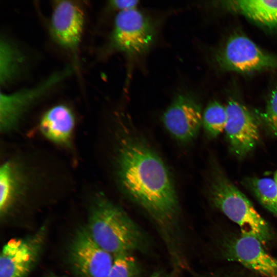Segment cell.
<instances>
[{
	"mask_svg": "<svg viewBox=\"0 0 277 277\" xmlns=\"http://www.w3.org/2000/svg\"><path fill=\"white\" fill-rule=\"evenodd\" d=\"M0 79L1 84L5 85L16 75L22 57L15 46L5 38L1 40Z\"/></svg>",
	"mask_w": 277,
	"mask_h": 277,
	"instance_id": "obj_17",
	"label": "cell"
},
{
	"mask_svg": "<svg viewBox=\"0 0 277 277\" xmlns=\"http://www.w3.org/2000/svg\"><path fill=\"white\" fill-rule=\"evenodd\" d=\"M69 259L79 277H107L114 260L112 254L94 241L87 227L79 229L75 234Z\"/></svg>",
	"mask_w": 277,
	"mask_h": 277,
	"instance_id": "obj_7",
	"label": "cell"
},
{
	"mask_svg": "<svg viewBox=\"0 0 277 277\" xmlns=\"http://www.w3.org/2000/svg\"><path fill=\"white\" fill-rule=\"evenodd\" d=\"M121 131L116 155L120 186L155 222L169 245L179 214L170 174L162 159L131 126Z\"/></svg>",
	"mask_w": 277,
	"mask_h": 277,
	"instance_id": "obj_1",
	"label": "cell"
},
{
	"mask_svg": "<svg viewBox=\"0 0 277 277\" xmlns=\"http://www.w3.org/2000/svg\"><path fill=\"white\" fill-rule=\"evenodd\" d=\"M273 180H274L277 186V170L274 173Z\"/></svg>",
	"mask_w": 277,
	"mask_h": 277,
	"instance_id": "obj_24",
	"label": "cell"
},
{
	"mask_svg": "<svg viewBox=\"0 0 277 277\" xmlns=\"http://www.w3.org/2000/svg\"><path fill=\"white\" fill-rule=\"evenodd\" d=\"M139 2L133 0H115L110 2L111 6L119 12L137 8Z\"/></svg>",
	"mask_w": 277,
	"mask_h": 277,
	"instance_id": "obj_21",
	"label": "cell"
},
{
	"mask_svg": "<svg viewBox=\"0 0 277 277\" xmlns=\"http://www.w3.org/2000/svg\"><path fill=\"white\" fill-rule=\"evenodd\" d=\"M131 253L114 255L113 264L107 277H136L140 266Z\"/></svg>",
	"mask_w": 277,
	"mask_h": 277,
	"instance_id": "obj_19",
	"label": "cell"
},
{
	"mask_svg": "<svg viewBox=\"0 0 277 277\" xmlns=\"http://www.w3.org/2000/svg\"><path fill=\"white\" fill-rule=\"evenodd\" d=\"M261 116L271 131L277 135V87L270 94Z\"/></svg>",
	"mask_w": 277,
	"mask_h": 277,
	"instance_id": "obj_20",
	"label": "cell"
},
{
	"mask_svg": "<svg viewBox=\"0 0 277 277\" xmlns=\"http://www.w3.org/2000/svg\"><path fill=\"white\" fill-rule=\"evenodd\" d=\"M75 124L73 114L64 105H58L47 110L41 118L39 128L49 140L58 145L70 144Z\"/></svg>",
	"mask_w": 277,
	"mask_h": 277,
	"instance_id": "obj_13",
	"label": "cell"
},
{
	"mask_svg": "<svg viewBox=\"0 0 277 277\" xmlns=\"http://www.w3.org/2000/svg\"><path fill=\"white\" fill-rule=\"evenodd\" d=\"M149 277H164V276L160 272H155Z\"/></svg>",
	"mask_w": 277,
	"mask_h": 277,
	"instance_id": "obj_23",
	"label": "cell"
},
{
	"mask_svg": "<svg viewBox=\"0 0 277 277\" xmlns=\"http://www.w3.org/2000/svg\"><path fill=\"white\" fill-rule=\"evenodd\" d=\"M21 179L18 167L8 161L0 170V211L5 214L11 207L19 192Z\"/></svg>",
	"mask_w": 277,
	"mask_h": 277,
	"instance_id": "obj_15",
	"label": "cell"
},
{
	"mask_svg": "<svg viewBox=\"0 0 277 277\" xmlns=\"http://www.w3.org/2000/svg\"><path fill=\"white\" fill-rule=\"evenodd\" d=\"M87 228L94 241L112 255L144 251L147 239L122 208L103 196L91 207Z\"/></svg>",
	"mask_w": 277,
	"mask_h": 277,
	"instance_id": "obj_2",
	"label": "cell"
},
{
	"mask_svg": "<svg viewBox=\"0 0 277 277\" xmlns=\"http://www.w3.org/2000/svg\"><path fill=\"white\" fill-rule=\"evenodd\" d=\"M263 245L257 238L241 233L226 238L221 246L226 260L239 263L263 277H277V259Z\"/></svg>",
	"mask_w": 277,
	"mask_h": 277,
	"instance_id": "obj_6",
	"label": "cell"
},
{
	"mask_svg": "<svg viewBox=\"0 0 277 277\" xmlns=\"http://www.w3.org/2000/svg\"><path fill=\"white\" fill-rule=\"evenodd\" d=\"M213 205L240 227L241 233L253 236L265 245L272 239V231L249 199L222 173L216 171L210 187Z\"/></svg>",
	"mask_w": 277,
	"mask_h": 277,
	"instance_id": "obj_3",
	"label": "cell"
},
{
	"mask_svg": "<svg viewBox=\"0 0 277 277\" xmlns=\"http://www.w3.org/2000/svg\"><path fill=\"white\" fill-rule=\"evenodd\" d=\"M212 277H253L248 274H244L243 273H234L233 272H226L225 273L217 275Z\"/></svg>",
	"mask_w": 277,
	"mask_h": 277,
	"instance_id": "obj_22",
	"label": "cell"
},
{
	"mask_svg": "<svg viewBox=\"0 0 277 277\" xmlns=\"http://www.w3.org/2000/svg\"><path fill=\"white\" fill-rule=\"evenodd\" d=\"M84 25V12L78 5L70 1H60L54 4L51 32L59 45L74 55L81 41Z\"/></svg>",
	"mask_w": 277,
	"mask_h": 277,
	"instance_id": "obj_11",
	"label": "cell"
},
{
	"mask_svg": "<svg viewBox=\"0 0 277 277\" xmlns=\"http://www.w3.org/2000/svg\"><path fill=\"white\" fill-rule=\"evenodd\" d=\"M153 21L137 8L118 12L109 37L111 50L136 57L147 52L156 38Z\"/></svg>",
	"mask_w": 277,
	"mask_h": 277,
	"instance_id": "obj_4",
	"label": "cell"
},
{
	"mask_svg": "<svg viewBox=\"0 0 277 277\" xmlns=\"http://www.w3.org/2000/svg\"><path fill=\"white\" fill-rule=\"evenodd\" d=\"M227 122L224 131L235 155L242 157L252 151L260 140L257 122L248 108L231 100L226 105Z\"/></svg>",
	"mask_w": 277,
	"mask_h": 277,
	"instance_id": "obj_9",
	"label": "cell"
},
{
	"mask_svg": "<svg viewBox=\"0 0 277 277\" xmlns=\"http://www.w3.org/2000/svg\"><path fill=\"white\" fill-rule=\"evenodd\" d=\"M215 60L221 69L241 73L277 69V56L242 34L230 36L216 52Z\"/></svg>",
	"mask_w": 277,
	"mask_h": 277,
	"instance_id": "obj_5",
	"label": "cell"
},
{
	"mask_svg": "<svg viewBox=\"0 0 277 277\" xmlns=\"http://www.w3.org/2000/svg\"><path fill=\"white\" fill-rule=\"evenodd\" d=\"M223 5L265 27L277 28V1L234 0Z\"/></svg>",
	"mask_w": 277,
	"mask_h": 277,
	"instance_id": "obj_14",
	"label": "cell"
},
{
	"mask_svg": "<svg viewBox=\"0 0 277 277\" xmlns=\"http://www.w3.org/2000/svg\"><path fill=\"white\" fill-rule=\"evenodd\" d=\"M227 117L226 106L217 101L210 103L202 117V125L207 135L214 137L224 131Z\"/></svg>",
	"mask_w": 277,
	"mask_h": 277,
	"instance_id": "obj_18",
	"label": "cell"
},
{
	"mask_svg": "<svg viewBox=\"0 0 277 277\" xmlns=\"http://www.w3.org/2000/svg\"><path fill=\"white\" fill-rule=\"evenodd\" d=\"M203 114L191 94L177 95L163 114L162 121L169 133L176 140L189 142L197 135L202 124Z\"/></svg>",
	"mask_w": 277,
	"mask_h": 277,
	"instance_id": "obj_10",
	"label": "cell"
},
{
	"mask_svg": "<svg viewBox=\"0 0 277 277\" xmlns=\"http://www.w3.org/2000/svg\"><path fill=\"white\" fill-rule=\"evenodd\" d=\"M70 69L55 73L37 86L12 93H1L0 127L6 132L16 126L28 107L52 86L66 77Z\"/></svg>",
	"mask_w": 277,
	"mask_h": 277,
	"instance_id": "obj_12",
	"label": "cell"
},
{
	"mask_svg": "<svg viewBox=\"0 0 277 277\" xmlns=\"http://www.w3.org/2000/svg\"><path fill=\"white\" fill-rule=\"evenodd\" d=\"M46 229L25 238H13L3 246L0 256V277H27L42 249Z\"/></svg>",
	"mask_w": 277,
	"mask_h": 277,
	"instance_id": "obj_8",
	"label": "cell"
},
{
	"mask_svg": "<svg viewBox=\"0 0 277 277\" xmlns=\"http://www.w3.org/2000/svg\"><path fill=\"white\" fill-rule=\"evenodd\" d=\"M48 277H59V276H54V275H51V276H48Z\"/></svg>",
	"mask_w": 277,
	"mask_h": 277,
	"instance_id": "obj_25",
	"label": "cell"
},
{
	"mask_svg": "<svg viewBox=\"0 0 277 277\" xmlns=\"http://www.w3.org/2000/svg\"><path fill=\"white\" fill-rule=\"evenodd\" d=\"M247 185L259 202L277 216V186L272 179L251 178Z\"/></svg>",
	"mask_w": 277,
	"mask_h": 277,
	"instance_id": "obj_16",
	"label": "cell"
}]
</instances>
